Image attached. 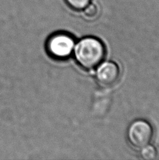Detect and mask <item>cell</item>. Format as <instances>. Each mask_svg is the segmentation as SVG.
Returning a JSON list of instances; mask_svg holds the SVG:
<instances>
[{
	"mask_svg": "<svg viewBox=\"0 0 159 160\" xmlns=\"http://www.w3.org/2000/svg\"><path fill=\"white\" fill-rule=\"evenodd\" d=\"M120 70L115 62H104L99 65L96 71V80L101 87H111L114 85L119 78Z\"/></svg>",
	"mask_w": 159,
	"mask_h": 160,
	"instance_id": "obj_4",
	"label": "cell"
},
{
	"mask_svg": "<svg viewBox=\"0 0 159 160\" xmlns=\"http://www.w3.org/2000/svg\"><path fill=\"white\" fill-rule=\"evenodd\" d=\"M84 15L86 16L87 18H94L98 15V9L96 5L93 4H89L87 7L84 8Z\"/></svg>",
	"mask_w": 159,
	"mask_h": 160,
	"instance_id": "obj_7",
	"label": "cell"
},
{
	"mask_svg": "<svg viewBox=\"0 0 159 160\" xmlns=\"http://www.w3.org/2000/svg\"><path fill=\"white\" fill-rule=\"evenodd\" d=\"M67 4L75 10L81 11L89 5L91 0H65Z\"/></svg>",
	"mask_w": 159,
	"mask_h": 160,
	"instance_id": "obj_6",
	"label": "cell"
},
{
	"mask_svg": "<svg viewBox=\"0 0 159 160\" xmlns=\"http://www.w3.org/2000/svg\"><path fill=\"white\" fill-rule=\"evenodd\" d=\"M153 133V128L148 122L144 119H137L128 128L127 138L133 148L140 150L150 143Z\"/></svg>",
	"mask_w": 159,
	"mask_h": 160,
	"instance_id": "obj_2",
	"label": "cell"
},
{
	"mask_svg": "<svg viewBox=\"0 0 159 160\" xmlns=\"http://www.w3.org/2000/svg\"><path fill=\"white\" fill-rule=\"evenodd\" d=\"M74 54L78 63L86 70L98 66L105 56V48L100 39L88 37L75 45Z\"/></svg>",
	"mask_w": 159,
	"mask_h": 160,
	"instance_id": "obj_1",
	"label": "cell"
},
{
	"mask_svg": "<svg viewBox=\"0 0 159 160\" xmlns=\"http://www.w3.org/2000/svg\"><path fill=\"white\" fill-rule=\"evenodd\" d=\"M75 47V39L66 33H56L49 39L46 49L49 55L56 59H65L71 56Z\"/></svg>",
	"mask_w": 159,
	"mask_h": 160,
	"instance_id": "obj_3",
	"label": "cell"
},
{
	"mask_svg": "<svg viewBox=\"0 0 159 160\" xmlns=\"http://www.w3.org/2000/svg\"><path fill=\"white\" fill-rule=\"evenodd\" d=\"M140 150V155L142 159L145 160H153L157 158V150L156 148L152 145H147Z\"/></svg>",
	"mask_w": 159,
	"mask_h": 160,
	"instance_id": "obj_5",
	"label": "cell"
}]
</instances>
